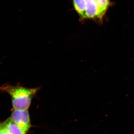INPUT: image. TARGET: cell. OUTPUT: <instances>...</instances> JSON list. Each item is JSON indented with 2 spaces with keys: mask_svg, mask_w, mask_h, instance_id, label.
<instances>
[{
  "mask_svg": "<svg viewBox=\"0 0 134 134\" xmlns=\"http://www.w3.org/2000/svg\"><path fill=\"white\" fill-rule=\"evenodd\" d=\"M74 9L81 20L103 21L111 5L110 0H72Z\"/></svg>",
  "mask_w": 134,
  "mask_h": 134,
  "instance_id": "6da1fadb",
  "label": "cell"
},
{
  "mask_svg": "<svg viewBox=\"0 0 134 134\" xmlns=\"http://www.w3.org/2000/svg\"><path fill=\"white\" fill-rule=\"evenodd\" d=\"M39 88H30L19 84L13 85L5 83L0 87V91L10 96L14 110H28L32 100Z\"/></svg>",
  "mask_w": 134,
  "mask_h": 134,
  "instance_id": "7a4b0ae2",
  "label": "cell"
},
{
  "mask_svg": "<svg viewBox=\"0 0 134 134\" xmlns=\"http://www.w3.org/2000/svg\"><path fill=\"white\" fill-rule=\"evenodd\" d=\"M9 118L26 133L31 127L28 110H14Z\"/></svg>",
  "mask_w": 134,
  "mask_h": 134,
  "instance_id": "3957f363",
  "label": "cell"
},
{
  "mask_svg": "<svg viewBox=\"0 0 134 134\" xmlns=\"http://www.w3.org/2000/svg\"><path fill=\"white\" fill-rule=\"evenodd\" d=\"M8 134H26L19 126L9 118L2 122Z\"/></svg>",
  "mask_w": 134,
  "mask_h": 134,
  "instance_id": "277c9868",
  "label": "cell"
},
{
  "mask_svg": "<svg viewBox=\"0 0 134 134\" xmlns=\"http://www.w3.org/2000/svg\"><path fill=\"white\" fill-rule=\"evenodd\" d=\"M0 134H8L2 122H0Z\"/></svg>",
  "mask_w": 134,
  "mask_h": 134,
  "instance_id": "5b68a950",
  "label": "cell"
}]
</instances>
